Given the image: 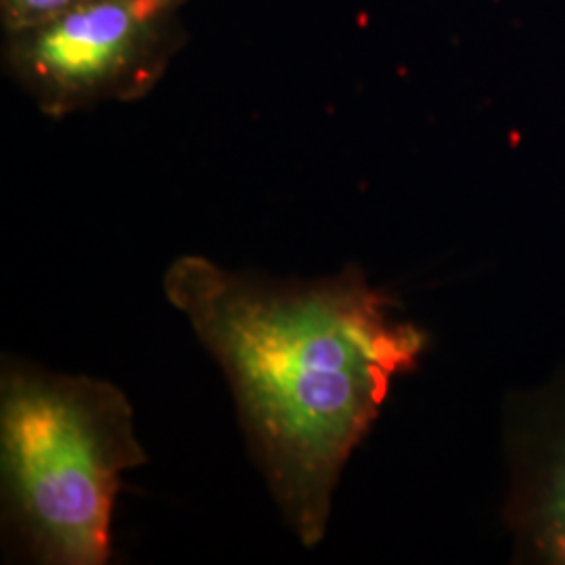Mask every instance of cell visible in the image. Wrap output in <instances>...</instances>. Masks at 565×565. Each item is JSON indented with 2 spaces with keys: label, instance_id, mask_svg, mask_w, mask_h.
<instances>
[{
  "label": "cell",
  "instance_id": "1",
  "mask_svg": "<svg viewBox=\"0 0 565 565\" xmlns=\"http://www.w3.org/2000/svg\"><path fill=\"white\" fill-rule=\"evenodd\" d=\"M163 294L223 366L285 522L303 546L319 545L343 467L396 377L415 369L424 333L359 266L277 281L182 256Z\"/></svg>",
  "mask_w": 565,
  "mask_h": 565
},
{
  "label": "cell",
  "instance_id": "2",
  "mask_svg": "<svg viewBox=\"0 0 565 565\" xmlns=\"http://www.w3.org/2000/svg\"><path fill=\"white\" fill-rule=\"evenodd\" d=\"M142 463L135 413L120 387L2 361V511L32 562L107 564L121 473Z\"/></svg>",
  "mask_w": 565,
  "mask_h": 565
},
{
  "label": "cell",
  "instance_id": "3",
  "mask_svg": "<svg viewBox=\"0 0 565 565\" xmlns=\"http://www.w3.org/2000/svg\"><path fill=\"white\" fill-rule=\"evenodd\" d=\"M184 0H86L9 34V65L44 114L147 95L177 51Z\"/></svg>",
  "mask_w": 565,
  "mask_h": 565
},
{
  "label": "cell",
  "instance_id": "4",
  "mask_svg": "<svg viewBox=\"0 0 565 565\" xmlns=\"http://www.w3.org/2000/svg\"><path fill=\"white\" fill-rule=\"evenodd\" d=\"M507 524L518 555L565 565V369L507 406Z\"/></svg>",
  "mask_w": 565,
  "mask_h": 565
},
{
  "label": "cell",
  "instance_id": "5",
  "mask_svg": "<svg viewBox=\"0 0 565 565\" xmlns=\"http://www.w3.org/2000/svg\"><path fill=\"white\" fill-rule=\"evenodd\" d=\"M86 0H0L2 23L7 34L41 25Z\"/></svg>",
  "mask_w": 565,
  "mask_h": 565
}]
</instances>
